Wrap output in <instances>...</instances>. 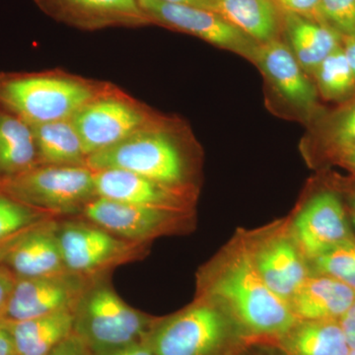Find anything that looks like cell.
<instances>
[{
    "label": "cell",
    "mask_w": 355,
    "mask_h": 355,
    "mask_svg": "<svg viewBox=\"0 0 355 355\" xmlns=\"http://www.w3.org/2000/svg\"><path fill=\"white\" fill-rule=\"evenodd\" d=\"M209 294L227 308L248 336L279 340L299 321L291 304L266 286L247 249L231 257L212 280Z\"/></svg>",
    "instance_id": "cell-1"
},
{
    "label": "cell",
    "mask_w": 355,
    "mask_h": 355,
    "mask_svg": "<svg viewBox=\"0 0 355 355\" xmlns=\"http://www.w3.org/2000/svg\"><path fill=\"white\" fill-rule=\"evenodd\" d=\"M102 277L91 280L73 310V334L90 354L144 342L161 320L128 305Z\"/></svg>",
    "instance_id": "cell-2"
},
{
    "label": "cell",
    "mask_w": 355,
    "mask_h": 355,
    "mask_svg": "<svg viewBox=\"0 0 355 355\" xmlns=\"http://www.w3.org/2000/svg\"><path fill=\"white\" fill-rule=\"evenodd\" d=\"M95 86L71 77L19 74L0 77V105L30 125L71 120L101 95Z\"/></svg>",
    "instance_id": "cell-3"
},
{
    "label": "cell",
    "mask_w": 355,
    "mask_h": 355,
    "mask_svg": "<svg viewBox=\"0 0 355 355\" xmlns=\"http://www.w3.org/2000/svg\"><path fill=\"white\" fill-rule=\"evenodd\" d=\"M0 193L55 217L81 214L97 198L94 173L87 166L39 165L0 179Z\"/></svg>",
    "instance_id": "cell-4"
},
{
    "label": "cell",
    "mask_w": 355,
    "mask_h": 355,
    "mask_svg": "<svg viewBox=\"0 0 355 355\" xmlns=\"http://www.w3.org/2000/svg\"><path fill=\"white\" fill-rule=\"evenodd\" d=\"M92 171L119 169L158 183L187 188V164L181 148L157 123L135 133L120 144L86 158Z\"/></svg>",
    "instance_id": "cell-5"
},
{
    "label": "cell",
    "mask_w": 355,
    "mask_h": 355,
    "mask_svg": "<svg viewBox=\"0 0 355 355\" xmlns=\"http://www.w3.org/2000/svg\"><path fill=\"white\" fill-rule=\"evenodd\" d=\"M232 322L218 306L200 301L161 319L147 342L155 355H222L234 336Z\"/></svg>",
    "instance_id": "cell-6"
},
{
    "label": "cell",
    "mask_w": 355,
    "mask_h": 355,
    "mask_svg": "<svg viewBox=\"0 0 355 355\" xmlns=\"http://www.w3.org/2000/svg\"><path fill=\"white\" fill-rule=\"evenodd\" d=\"M58 244L69 272L94 277L144 253L146 244L127 241L87 219L60 220Z\"/></svg>",
    "instance_id": "cell-7"
},
{
    "label": "cell",
    "mask_w": 355,
    "mask_h": 355,
    "mask_svg": "<svg viewBox=\"0 0 355 355\" xmlns=\"http://www.w3.org/2000/svg\"><path fill=\"white\" fill-rule=\"evenodd\" d=\"M139 1L151 24L186 33L254 62L260 44L216 11L168 3L161 0Z\"/></svg>",
    "instance_id": "cell-8"
},
{
    "label": "cell",
    "mask_w": 355,
    "mask_h": 355,
    "mask_svg": "<svg viewBox=\"0 0 355 355\" xmlns=\"http://www.w3.org/2000/svg\"><path fill=\"white\" fill-rule=\"evenodd\" d=\"M71 121L80 137L86 158L155 125L146 111L111 94L98 96L79 110Z\"/></svg>",
    "instance_id": "cell-9"
},
{
    "label": "cell",
    "mask_w": 355,
    "mask_h": 355,
    "mask_svg": "<svg viewBox=\"0 0 355 355\" xmlns=\"http://www.w3.org/2000/svg\"><path fill=\"white\" fill-rule=\"evenodd\" d=\"M253 64L292 113L309 123L323 113L314 80L306 73L284 40L260 44Z\"/></svg>",
    "instance_id": "cell-10"
},
{
    "label": "cell",
    "mask_w": 355,
    "mask_h": 355,
    "mask_svg": "<svg viewBox=\"0 0 355 355\" xmlns=\"http://www.w3.org/2000/svg\"><path fill=\"white\" fill-rule=\"evenodd\" d=\"M94 277L67 270L46 277L16 279L1 319L17 322L73 311Z\"/></svg>",
    "instance_id": "cell-11"
},
{
    "label": "cell",
    "mask_w": 355,
    "mask_h": 355,
    "mask_svg": "<svg viewBox=\"0 0 355 355\" xmlns=\"http://www.w3.org/2000/svg\"><path fill=\"white\" fill-rule=\"evenodd\" d=\"M187 211L157 209L95 198L81 216L127 241L147 244L153 238L177 228Z\"/></svg>",
    "instance_id": "cell-12"
},
{
    "label": "cell",
    "mask_w": 355,
    "mask_h": 355,
    "mask_svg": "<svg viewBox=\"0 0 355 355\" xmlns=\"http://www.w3.org/2000/svg\"><path fill=\"white\" fill-rule=\"evenodd\" d=\"M292 230L301 254L309 260L354 239L342 200L333 191H322L311 198Z\"/></svg>",
    "instance_id": "cell-13"
},
{
    "label": "cell",
    "mask_w": 355,
    "mask_h": 355,
    "mask_svg": "<svg viewBox=\"0 0 355 355\" xmlns=\"http://www.w3.org/2000/svg\"><path fill=\"white\" fill-rule=\"evenodd\" d=\"M55 218L42 222L0 252V266L16 279L46 277L67 272L57 234Z\"/></svg>",
    "instance_id": "cell-14"
},
{
    "label": "cell",
    "mask_w": 355,
    "mask_h": 355,
    "mask_svg": "<svg viewBox=\"0 0 355 355\" xmlns=\"http://www.w3.org/2000/svg\"><path fill=\"white\" fill-rule=\"evenodd\" d=\"M98 198L116 202L187 211L188 188H176L119 169L93 171Z\"/></svg>",
    "instance_id": "cell-15"
},
{
    "label": "cell",
    "mask_w": 355,
    "mask_h": 355,
    "mask_svg": "<svg viewBox=\"0 0 355 355\" xmlns=\"http://www.w3.org/2000/svg\"><path fill=\"white\" fill-rule=\"evenodd\" d=\"M55 19L86 30L151 24L139 0H35Z\"/></svg>",
    "instance_id": "cell-16"
},
{
    "label": "cell",
    "mask_w": 355,
    "mask_h": 355,
    "mask_svg": "<svg viewBox=\"0 0 355 355\" xmlns=\"http://www.w3.org/2000/svg\"><path fill=\"white\" fill-rule=\"evenodd\" d=\"M248 251L268 288L286 302L310 275L297 245L286 236H275Z\"/></svg>",
    "instance_id": "cell-17"
},
{
    "label": "cell",
    "mask_w": 355,
    "mask_h": 355,
    "mask_svg": "<svg viewBox=\"0 0 355 355\" xmlns=\"http://www.w3.org/2000/svg\"><path fill=\"white\" fill-rule=\"evenodd\" d=\"M282 37L308 76L331 53L340 49L343 37L328 25L300 14L284 12Z\"/></svg>",
    "instance_id": "cell-18"
},
{
    "label": "cell",
    "mask_w": 355,
    "mask_h": 355,
    "mask_svg": "<svg viewBox=\"0 0 355 355\" xmlns=\"http://www.w3.org/2000/svg\"><path fill=\"white\" fill-rule=\"evenodd\" d=\"M355 301V291L328 275H308L289 304L299 321L340 320Z\"/></svg>",
    "instance_id": "cell-19"
},
{
    "label": "cell",
    "mask_w": 355,
    "mask_h": 355,
    "mask_svg": "<svg viewBox=\"0 0 355 355\" xmlns=\"http://www.w3.org/2000/svg\"><path fill=\"white\" fill-rule=\"evenodd\" d=\"M73 311H64L6 323L12 336L16 355H46L73 334Z\"/></svg>",
    "instance_id": "cell-20"
},
{
    "label": "cell",
    "mask_w": 355,
    "mask_h": 355,
    "mask_svg": "<svg viewBox=\"0 0 355 355\" xmlns=\"http://www.w3.org/2000/svg\"><path fill=\"white\" fill-rule=\"evenodd\" d=\"M217 13L257 43L282 37L284 12L272 0H218Z\"/></svg>",
    "instance_id": "cell-21"
},
{
    "label": "cell",
    "mask_w": 355,
    "mask_h": 355,
    "mask_svg": "<svg viewBox=\"0 0 355 355\" xmlns=\"http://www.w3.org/2000/svg\"><path fill=\"white\" fill-rule=\"evenodd\" d=\"M32 125L9 112H0V179L39 166Z\"/></svg>",
    "instance_id": "cell-22"
},
{
    "label": "cell",
    "mask_w": 355,
    "mask_h": 355,
    "mask_svg": "<svg viewBox=\"0 0 355 355\" xmlns=\"http://www.w3.org/2000/svg\"><path fill=\"white\" fill-rule=\"evenodd\" d=\"M279 340L286 355H347L350 349L338 320L298 321Z\"/></svg>",
    "instance_id": "cell-23"
},
{
    "label": "cell",
    "mask_w": 355,
    "mask_h": 355,
    "mask_svg": "<svg viewBox=\"0 0 355 355\" xmlns=\"http://www.w3.org/2000/svg\"><path fill=\"white\" fill-rule=\"evenodd\" d=\"M40 165L86 166L80 137L71 120L33 125Z\"/></svg>",
    "instance_id": "cell-24"
},
{
    "label": "cell",
    "mask_w": 355,
    "mask_h": 355,
    "mask_svg": "<svg viewBox=\"0 0 355 355\" xmlns=\"http://www.w3.org/2000/svg\"><path fill=\"white\" fill-rule=\"evenodd\" d=\"M313 137L320 149L340 158L355 148V97L330 113H322L312 121Z\"/></svg>",
    "instance_id": "cell-25"
},
{
    "label": "cell",
    "mask_w": 355,
    "mask_h": 355,
    "mask_svg": "<svg viewBox=\"0 0 355 355\" xmlns=\"http://www.w3.org/2000/svg\"><path fill=\"white\" fill-rule=\"evenodd\" d=\"M312 78L319 96L327 101L343 104L355 97V77L343 46L318 67Z\"/></svg>",
    "instance_id": "cell-26"
},
{
    "label": "cell",
    "mask_w": 355,
    "mask_h": 355,
    "mask_svg": "<svg viewBox=\"0 0 355 355\" xmlns=\"http://www.w3.org/2000/svg\"><path fill=\"white\" fill-rule=\"evenodd\" d=\"M51 218L55 217L0 193V252L30 229Z\"/></svg>",
    "instance_id": "cell-27"
},
{
    "label": "cell",
    "mask_w": 355,
    "mask_h": 355,
    "mask_svg": "<svg viewBox=\"0 0 355 355\" xmlns=\"http://www.w3.org/2000/svg\"><path fill=\"white\" fill-rule=\"evenodd\" d=\"M315 272L328 275L355 291V239L313 259Z\"/></svg>",
    "instance_id": "cell-28"
},
{
    "label": "cell",
    "mask_w": 355,
    "mask_h": 355,
    "mask_svg": "<svg viewBox=\"0 0 355 355\" xmlns=\"http://www.w3.org/2000/svg\"><path fill=\"white\" fill-rule=\"evenodd\" d=\"M318 20L343 38L355 35V0H320Z\"/></svg>",
    "instance_id": "cell-29"
},
{
    "label": "cell",
    "mask_w": 355,
    "mask_h": 355,
    "mask_svg": "<svg viewBox=\"0 0 355 355\" xmlns=\"http://www.w3.org/2000/svg\"><path fill=\"white\" fill-rule=\"evenodd\" d=\"M282 12L300 14L318 19L320 0H272Z\"/></svg>",
    "instance_id": "cell-30"
},
{
    "label": "cell",
    "mask_w": 355,
    "mask_h": 355,
    "mask_svg": "<svg viewBox=\"0 0 355 355\" xmlns=\"http://www.w3.org/2000/svg\"><path fill=\"white\" fill-rule=\"evenodd\" d=\"M16 277L6 266H0V318L3 317Z\"/></svg>",
    "instance_id": "cell-31"
},
{
    "label": "cell",
    "mask_w": 355,
    "mask_h": 355,
    "mask_svg": "<svg viewBox=\"0 0 355 355\" xmlns=\"http://www.w3.org/2000/svg\"><path fill=\"white\" fill-rule=\"evenodd\" d=\"M88 355H155L153 350L151 349L148 342H139L130 343V345H123V347H116V349L106 350V352H95Z\"/></svg>",
    "instance_id": "cell-32"
},
{
    "label": "cell",
    "mask_w": 355,
    "mask_h": 355,
    "mask_svg": "<svg viewBox=\"0 0 355 355\" xmlns=\"http://www.w3.org/2000/svg\"><path fill=\"white\" fill-rule=\"evenodd\" d=\"M46 355H88V352L83 343L72 334Z\"/></svg>",
    "instance_id": "cell-33"
},
{
    "label": "cell",
    "mask_w": 355,
    "mask_h": 355,
    "mask_svg": "<svg viewBox=\"0 0 355 355\" xmlns=\"http://www.w3.org/2000/svg\"><path fill=\"white\" fill-rule=\"evenodd\" d=\"M343 334H345L347 342L350 349L355 347V301L354 304L350 306L349 310L345 312L340 320H338Z\"/></svg>",
    "instance_id": "cell-34"
},
{
    "label": "cell",
    "mask_w": 355,
    "mask_h": 355,
    "mask_svg": "<svg viewBox=\"0 0 355 355\" xmlns=\"http://www.w3.org/2000/svg\"><path fill=\"white\" fill-rule=\"evenodd\" d=\"M0 355H16L12 336L6 320L0 318Z\"/></svg>",
    "instance_id": "cell-35"
},
{
    "label": "cell",
    "mask_w": 355,
    "mask_h": 355,
    "mask_svg": "<svg viewBox=\"0 0 355 355\" xmlns=\"http://www.w3.org/2000/svg\"><path fill=\"white\" fill-rule=\"evenodd\" d=\"M161 1L179 4V6L197 7V8L207 9L216 12L218 10V0H161Z\"/></svg>",
    "instance_id": "cell-36"
},
{
    "label": "cell",
    "mask_w": 355,
    "mask_h": 355,
    "mask_svg": "<svg viewBox=\"0 0 355 355\" xmlns=\"http://www.w3.org/2000/svg\"><path fill=\"white\" fill-rule=\"evenodd\" d=\"M343 50L355 77V35L343 38Z\"/></svg>",
    "instance_id": "cell-37"
},
{
    "label": "cell",
    "mask_w": 355,
    "mask_h": 355,
    "mask_svg": "<svg viewBox=\"0 0 355 355\" xmlns=\"http://www.w3.org/2000/svg\"><path fill=\"white\" fill-rule=\"evenodd\" d=\"M338 159H340L343 164L347 165L349 169L354 170L355 172V148L343 154Z\"/></svg>",
    "instance_id": "cell-38"
},
{
    "label": "cell",
    "mask_w": 355,
    "mask_h": 355,
    "mask_svg": "<svg viewBox=\"0 0 355 355\" xmlns=\"http://www.w3.org/2000/svg\"><path fill=\"white\" fill-rule=\"evenodd\" d=\"M349 205L350 219H352V223L355 226V195L350 200Z\"/></svg>",
    "instance_id": "cell-39"
},
{
    "label": "cell",
    "mask_w": 355,
    "mask_h": 355,
    "mask_svg": "<svg viewBox=\"0 0 355 355\" xmlns=\"http://www.w3.org/2000/svg\"><path fill=\"white\" fill-rule=\"evenodd\" d=\"M347 355H355V347L354 349H350Z\"/></svg>",
    "instance_id": "cell-40"
}]
</instances>
